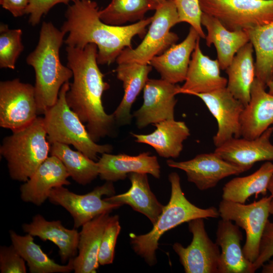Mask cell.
Returning a JSON list of instances; mask_svg holds the SVG:
<instances>
[{"label": "cell", "instance_id": "26", "mask_svg": "<svg viewBox=\"0 0 273 273\" xmlns=\"http://www.w3.org/2000/svg\"><path fill=\"white\" fill-rule=\"evenodd\" d=\"M110 212L102 213L82 226L79 232L77 256L73 258L75 273H93L99 266L98 253L105 228L110 220Z\"/></svg>", "mask_w": 273, "mask_h": 273}, {"label": "cell", "instance_id": "8", "mask_svg": "<svg viewBox=\"0 0 273 273\" xmlns=\"http://www.w3.org/2000/svg\"><path fill=\"white\" fill-rule=\"evenodd\" d=\"M202 11L229 30H246L273 20V0H200Z\"/></svg>", "mask_w": 273, "mask_h": 273}, {"label": "cell", "instance_id": "43", "mask_svg": "<svg viewBox=\"0 0 273 273\" xmlns=\"http://www.w3.org/2000/svg\"><path fill=\"white\" fill-rule=\"evenodd\" d=\"M261 267L262 273H273V259H269L263 264Z\"/></svg>", "mask_w": 273, "mask_h": 273}, {"label": "cell", "instance_id": "1", "mask_svg": "<svg viewBox=\"0 0 273 273\" xmlns=\"http://www.w3.org/2000/svg\"><path fill=\"white\" fill-rule=\"evenodd\" d=\"M67 66L73 80L66 94L67 103L86 128L95 142L116 135L118 126L114 115L105 111L102 97L109 88L104 81L97 61L98 48L89 43L83 49L67 46Z\"/></svg>", "mask_w": 273, "mask_h": 273}, {"label": "cell", "instance_id": "17", "mask_svg": "<svg viewBox=\"0 0 273 273\" xmlns=\"http://www.w3.org/2000/svg\"><path fill=\"white\" fill-rule=\"evenodd\" d=\"M68 177L69 173L61 160L51 155L21 186V198L25 202L39 206L49 198L53 188L70 184Z\"/></svg>", "mask_w": 273, "mask_h": 273}, {"label": "cell", "instance_id": "21", "mask_svg": "<svg viewBox=\"0 0 273 273\" xmlns=\"http://www.w3.org/2000/svg\"><path fill=\"white\" fill-rule=\"evenodd\" d=\"M200 38L197 31L191 27L183 41L173 44L162 54L154 57L149 64L164 80L173 84L184 81L192 53Z\"/></svg>", "mask_w": 273, "mask_h": 273}, {"label": "cell", "instance_id": "9", "mask_svg": "<svg viewBox=\"0 0 273 273\" xmlns=\"http://www.w3.org/2000/svg\"><path fill=\"white\" fill-rule=\"evenodd\" d=\"M270 195L252 203L245 204L222 199L219 204V216L234 221L245 232L246 241L243 251L252 263L256 259L261 238L268 220Z\"/></svg>", "mask_w": 273, "mask_h": 273}, {"label": "cell", "instance_id": "15", "mask_svg": "<svg viewBox=\"0 0 273 273\" xmlns=\"http://www.w3.org/2000/svg\"><path fill=\"white\" fill-rule=\"evenodd\" d=\"M166 163L170 167L185 171L188 180L194 184L201 191L213 188L221 179L247 171L225 160L214 152L200 154L187 161H175L169 159Z\"/></svg>", "mask_w": 273, "mask_h": 273}, {"label": "cell", "instance_id": "29", "mask_svg": "<svg viewBox=\"0 0 273 273\" xmlns=\"http://www.w3.org/2000/svg\"><path fill=\"white\" fill-rule=\"evenodd\" d=\"M254 53L249 41L242 47L225 70L228 78L226 88L245 107L251 97V88L255 78Z\"/></svg>", "mask_w": 273, "mask_h": 273}, {"label": "cell", "instance_id": "5", "mask_svg": "<svg viewBox=\"0 0 273 273\" xmlns=\"http://www.w3.org/2000/svg\"><path fill=\"white\" fill-rule=\"evenodd\" d=\"M5 136L0 154L6 159L11 178L26 182L48 157L50 144L47 139L43 117Z\"/></svg>", "mask_w": 273, "mask_h": 273}, {"label": "cell", "instance_id": "4", "mask_svg": "<svg viewBox=\"0 0 273 273\" xmlns=\"http://www.w3.org/2000/svg\"><path fill=\"white\" fill-rule=\"evenodd\" d=\"M168 180L171 185L170 200L164 206L152 229L144 235L131 233L129 235L133 251L150 266L157 263L156 251L158 248V242L165 232L196 218H216L219 216L216 208L212 206L201 208L187 199L182 190L178 173L171 172L168 175Z\"/></svg>", "mask_w": 273, "mask_h": 273}, {"label": "cell", "instance_id": "24", "mask_svg": "<svg viewBox=\"0 0 273 273\" xmlns=\"http://www.w3.org/2000/svg\"><path fill=\"white\" fill-rule=\"evenodd\" d=\"M152 69L150 64L134 62L118 64L116 76L122 82L124 89L121 101L113 113L118 125L130 124L133 117L131 108L149 79Z\"/></svg>", "mask_w": 273, "mask_h": 273}, {"label": "cell", "instance_id": "12", "mask_svg": "<svg viewBox=\"0 0 273 273\" xmlns=\"http://www.w3.org/2000/svg\"><path fill=\"white\" fill-rule=\"evenodd\" d=\"M203 219L198 218L188 222L192 234L189 245L185 247L176 242L172 246L186 273H218L220 251L209 237Z\"/></svg>", "mask_w": 273, "mask_h": 273}, {"label": "cell", "instance_id": "13", "mask_svg": "<svg viewBox=\"0 0 273 273\" xmlns=\"http://www.w3.org/2000/svg\"><path fill=\"white\" fill-rule=\"evenodd\" d=\"M181 87L162 78L149 79L143 89V103L132 114L139 129L174 119L175 96Z\"/></svg>", "mask_w": 273, "mask_h": 273}, {"label": "cell", "instance_id": "25", "mask_svg": "<svg viewBox=\"0 0 273 273\" xmlns=\"http://www.w3.org/2000/svg\"><path fill=\"white\" fill-rule=\"evenodd\" d=\"M201 24L207 30L206 44L208 47L214 45L220 69L225 70L238 51L250 41L247 31L230 30L217 19L203 12Z\"/></svg>", "mask_w": 273, "mask_h": 273}, {"label": "cell", "instance_id": "16", "mask_svg": "<svg viewBox=\"0 0 273 273\" xmlns=\"http://www.w3.org/2000/svg\"><path fill=\"white\" fill-rule=\"evenodd\" d=\"M273 126L253 139L235 138L216 148L214 152L225 160L250 169L256 162L273 161V144L270 138Z\"/></svg>", "mask_w": 273, "mask_h": 273}, {"label": "cell", "instance_id": "20", "mask_svg": "<svg viewBox=\"0 0 273 273\" xmlns=\"http://www.w3.org/2000/svg\"><path fill=\"white\" fill-rule=\"evenodd\" d=\"M256 77L251 88L250 100L241 114V135L247 139L260 135L273 124V95Z\"/></svg>", "mask_w": 273, "mask_h": 273}, {"label": "cell", "instance_id": "3", "mask_svg": "<svg viewBox=\"0 0 273 273\" xmlns=\"http://www.w3.org/2000/svg\"><path fill=\"white\" fill-rule=\"evenodd\" d=\"M65 34L52 22H43L37 44L26 58L27 64L35 72L34 87L38 115L44 114L55 105L62 86L73 77L72 70L63 65L60 58Z\"/></svg>", "mask_w": 273, "mask_h": 273}, {"label": "cell", "instance_id": "40", "mask_svg": "<svg viewBox=\"0 0 273 273\" xmlns=\"http://www.w3.org/2000/svg\"><path fill=\"white\" fill-rule=\"evenodd\" d=\"M273 256V222L268 220L260 242L259 253L253 263V273Z\"/></svg>", "mask_w": 273, "mask_h": 273}, {"label": "cell", "instance_id": "41", "mask_svg": "<svg viewBox=\"0 0 273 273\" xmlns=\"http://www.w3.org/2000/svg\"><path fill=\"white\" fill-rule=\"evenodd\" d=\"M30 0H0L2 8L8 11L14 17L25 14Z\"/></svg>", "mask_w": 273, "mask_h": 273}, {"label": "cell", "instance_id": "19", "mask_svg": "<svg viewBox=\"0 0 273 273\" xmlns=\"http://www.w3.org/2000/svg\"><path fill=\"white\" fill-rule=\"evenodd\" d=\"M200 39L192 53L180 94L193 95L226 87L228 79L220 75L221 69L218 60L212 59L203 54L200 46Z\"/></svg>", "mask_w": 273, "mask_h": 273}, {"label": "cell", "instance_id": "6", "mask_svg": "<svg viewBox=\"0 0 273 273\" xmlns=\"http://www.w3.org/2000/svg\"><path fill=\"white\" fill-rule=\"evenodd\" d=\"M69 87V81L63 84L56 103L43 114L48 141L50 144L59 143L72 145L95 161L99 154L110 153L113 147L110 144H98L92 139L86 126L67 103L66 94Z\"/></svg>", "mask_w": 273, "mask_h": 273}, {"label": "cell", "instance_id": "23", "mask_svg": "<svg viewBox=\"0 0 273 273\" xmlns=\"http://www.w3.org/2000/svg\"><path fill=\"white\" fill-rule=\"evenodd\" d=\"M154 125L156 128L150 133L130 134L136 143L151 146L159 156L177 158L183 149L184 142L190 135L186 123L173 119L160 121Z\"/></svg>", "mask_w": 273, "mask_h": 273}, {"label": "cell", "instance_id": "22", "mask_svg": "<svg viewBox=\"0 0 273 273\" xmlns=\"http://www.w3.org/2000/svg\"><path fill=\"white\" fill-rule=\"evenodd\" d=\"M216 243L221 249L218 273H253V263L245 256L239 227L231 220L222 219L218 223Z\"/></svg>", "mask_w": 273, "mask_h": 273}, {"label": "cell", "instance_id": "11", "mask_svg": "<svg viewBox=\"0 0 273 273\" xmlns=\"http://www.w3.org/2000/svg\"><path fill=\"white\" fill-rule=\"evenodd\" d=\"M38 115L34 86L19 78L1 81V127L18 130L31 123Z\"/></svg>", "mask_w": 273, "mask_h": 273}, {"label": "cell", "instance_id": "28", "mask_svg": "<svg viewBox=\"0 0 273 273\" xmlns=\"http://www.w3.org/2000/svg\"><path fill=\"white\" fill-rule=\"evenodd\" d=\"M131 187L125 193L104 198L106 201L122 206L126 204L134 211L145 215L153 224L164 206L151 191L147 173L132 172L128 174Z\"/></svg>", "mask_w": 273, "mask_h": 273}, {"label": "cell", "instance_id": "14", "mask_svg": "<svg viewBox=\"0 0 273 273\" xmlns=\"http://www.w3.org/2000/svg\"><path fill=\"white\" fill-rule=\"evenodd\" d=\"M193 96L202 100L216 120L217 131L213 137L216 147L233 138L241 136L240 118L245 107L226 87Z\"/></svg>", "mask_w": 273, "mask_h": 273}, {"label": "cell", "instance_id": "7", "mask_svg": "<svg viewBox=\"0 0 273 273\" xmlns=\"http://www.w3.org/2000/svg\"><path fill=\"white\" fill-rule=\"evenodd\" d=\"M148 31L135 48H126L116 59L117 64L138 63L149 64L155 57L160 55L175 44L178 35L170 31L180 23L174 0H166L159 4Z\"/></svg>", "mask_w": 273, "mask_h": 273}, {"label": "cell", "instance_id": "31", "mask_svg": "<svg viewBox=\"0 0 273 273\" xmlns=\"http://www.w3.org/2000/svg\"><path fill=\"white\" fill-rule=\"evenodd\" d=\"M12 245L26 261L31 273H68L73 270V259L67 264L61 265L50 258L34 241L33 236L27 234L18 235L10 231Z\"/></svg>", "mask_w": 273, "mask_h": 273}, {"label": "cell", "instance_id": "32", "mask_svg": "<svg viewBox=\"0 0 273 273\" xmlns=\"http://www.w3.org/2000/svg\"><path fill=\"white\" fill-rule=\"evenodd\" d=\"M246 31L255 54V77L267 87L273 81V20Z\"/></svg>", "mask_w": 273, "mask_h": 273}, {"label": "cell", "instance_id": "35", "mask_svg": "<svg viewBox=\"0 0 273 273\" xmlns=\"http://www.w3.org/2000/svg\"><path fill=\"white\" fill-rule=\"evenodd\" d=\"M21 29H10L7 24L0 25V68L15 69L19 56L24 50Z\"/></svg>", "mask_w": 273, "mask_h": 273}, {"label": "cell", "instance_id": "39", "mask_svg": "<svg viewBox=\"0 0 273 273\" xmlns=\"http://www.w3.org/2000/svg\"><path fill=\"white\" fill-rule=\"evenodd\" d=\"M76 0H30L25 14L29 15L28 22L32 26L38 24L41 17L59 4L68 5Z\"/></svg>", "mask_w": 273, "mask_h": 273}, {"label": "cell", "instance_id": "18", "mask_svg": "<svg viewBox=\"0 0 273 273\" xmlns=\"http://www.w3.org/2000/svg\"><path fill=\"white\" fill-rule=\"evenodd\" d=\"M99 176L101 179L115 182L123 180L132 172L150 174L156 178L160 177V166L156 156L149 152L136 156L125 154L103 153L97 162Z\"/></svg>", "mask_w": 273, "mask_h": 273}, {"label": "cell", "instance_id": "37", "mask_svg": "<svg viewBox=\"0 0 273 273\" xmlns=\"http://www.w3.org/2000/svg\"><path fill=\"white\" fill-rule=\"evenodd\" d=\"M179 22H186L198 33L200 38L205 39L201 17L203 13L200 0H174Z\"/></svg>", "mask_w": 273, "mask_h": 273}, {"label": "cell", "instance_id": "33", "mask_svg": "<svg viewBox=\"0 0 273 273\" xmlns=\"http://www.w3.org/2000/svg\"><path fill=\"white\" fill-rule=\"evenodd\" d=\"M50 145L51 155L61 160L69 176L78 184L85 186L99 175L97 162L80 151H74L69 145L64 144L54 143Z\"/></svg>", "mask_w": 273, "mask_h": 273}, {"label": "cell", "instance_id": "45", "mask_svg": "<svg viewBox=\"0 0 273 273\" xmlns=\"http://www.w3.org/2000/svg\"><path fill=\"white\" fill-rule=\"evenodd\" d=\"M155 2H156L157 4H159L166 0H153Z\"/></svg>", "mask_w": 273, "mask_h": 273}, {"label": "cell", "instance_id": "34", "mask_svg": "<svg viewBox=\"0 0 273 273\" xmlns=\"http://www.w3.org/2000/svg\"><path fill=\"white\" fill-rule=\"evenodd\" d=\"M158 4L153 0H111L99 15L104 23L122 26L126 22L135 23L145 19L149 11L155 10Z\"/></svg>", "mask_w": 273, "mask_h": 273}, {"label": "cell", "instance_id": "38", "mask_svg": "<svg viewBox=\"0 0 273 273\" xmlns=\"http://www.w3.org/2000/svg\"><path fill=\"white\" fill-rule=\"evenodd\" d=\"M25 261L15 247L1 246L0 248V270L2 273H26Z\"/></svg>", "mask_w": 273, "mask_h": 273}, {"label": "cell", "instance_id": "27", "mask_svg": "<svg viewBox=\"0 0 273 273\" xmlns=\"http://www.w3.org/2000/svg\"><path fill=\"white\" fill-rule=\"evenodd\" d=\"M22 228L27 234L56 244L62 262L77 256L79 232L75 229L66 228L60 220L48 221L40 214H36L30 223H24Z\"/></svg>", "mask_w": 273, "mask_h": 273}, {"label": "cell", "instance_id": "30", "mask_svg": "<svg viewBox=\"0 0 273 273\" xmlns=\"http://www.w3.org/2000/svg\"><path fill=\"white\" fill-rule=\"evenodd\" d=\"M272 174L273 163L266 161L253 173L234 178L226 183L222 188V198L244 204L252 195H265Z\"/></svg>", "mask_w": 273, "mask_h": 273}, {"label": "cell", "instance_id": "2", "mask_svg": "<svg viewBox=\"0 0 273 273\" xmlns=\"http://www.w3.org/2000/svg\"><path fill=\"white\" fill-rule=\"evenodd\" d=\"M99 11L95 1L76 0L68 6L61 30L68 33L64 41L67 46L83 49L89 43H95L98 48V64L109 65L125 48H132L134 36H145L152 16L130 25L114 26L103 22Z\"/></svg>", "mask_w": 273, "mask_h": 273}, {"label": "cell", "instance_id": "10", "mask_svg": "<svg viewBox=\"0 0 273 273\" xmlns=\"http://www.w3.org/2000/svg\"><path fill=\"white\" fill-rule=\"evenodd\" d=\"M115 194L113 182L106 181L92 191L83 195L70 191L63 186L53 188L48 199L60 205L72 216L75 229L82 226L96 216L121 206L102 199L103 196H112Z\"/></svg>", "mask_w": 273, "mask_h": 273}, {"label": "cell", "instance_id": "42", "mask_svg": "<svg viewBox=\"0 0 273 273\" xmlns=\"http://www.w3.org/2000/svg\"><path fill=\"white\" fill-rule=\"evenodd\" d=\"M267 190L270 193L271 200L269 205V213L273 217V174L272 175L267 187Z\"/></svg>", "mask_w": 273, "mask_h": 273}, {"label": "cell", "instance_id": "44", "mask_svg": "<svg viewBox=\"0 0 273 273\" xmlns=\"http://www.w3.org/2000/svg\"><path fill=\"white\" fill-rule=\"evenodd\" d=\"M267 87L268 88V92L269 94L273 95V81H271L267 84Z\"/></svg>", "mask_w": 273, "mask_h": 273}, {"label": "cell", "instance_id": "36", "mask_svg": "<svg viewBox=\"0 0 273 273\" xmlns=\"http://www.w3.org/2000/svg\"><path fill=\"white\" fill-rule=\"evenodd\" d=\"M120 230L118 215L112 216L105 228L99 249L98 259L100 265L112 263L116 241Z\"/></svg>", "mask_w": 273, "mask_h": 273}]
</instances>
